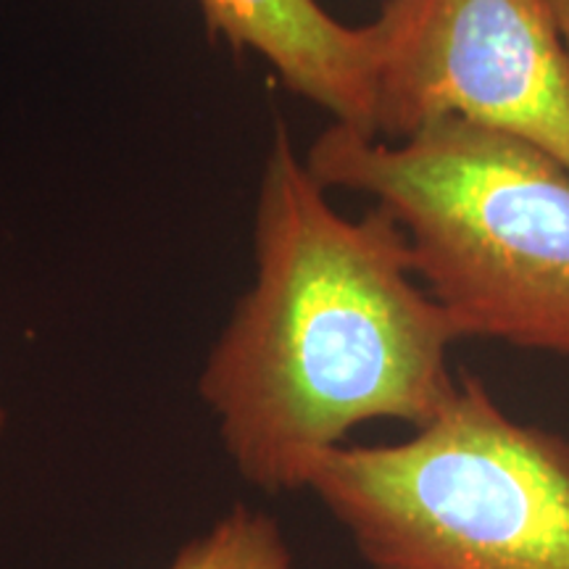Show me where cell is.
I'll return each mask as SVG.
<instances>
[{"label":"cell","instance_id":"6da1fadb","mask_svg":"<svg viewBox=\"0 0 569 569\" xmlns=\"http://www.w3.org/2000/svg\"><path fill=\"white\" fill-rule=\"evenodd\" d=\"M256 277L201 375L238 472L306 488L353 427H422L451 401L459 325L419 284L407 234L375 206L348 219L274 127L253 219Z\"/></svg>","mask_w":569,"mask_h":569},{"label":"cell","instance_id":"7a4b0ae2","mask_svg":"<svg viewBox=\"0 0 569 569\" xmlns=\"http://www.w3.org/2000/svg\"><path fill=\"white\" fill-rule=\"evenodd\" d=\"M303 161L396 219L461 336L569 356V172L549 153L465 119L401 142L332 122Z\"/></svg>","mask_w":569,"mask_h":569},{"label":"cell","instance_id":"3957f363","mask_svg":"<svg viewBox=\"0 0 569 569\" xmlns=\"http://www.w3.org/2000/svg\"><path fill=\"white\" fill-rule=\"evenodd\" d=\"M306 488L369 569H569V438L472 375L403 443L325 451Z\"/></svg>","mask_w":569,"mask_h":569},{"label":"cell","instance_id":"277c9868","mask_svg":"<svg viewBox=\"0 0 569 569\" xmlns=\"http://www.w3.org/2000/svg\"><path fill=\"white\" fill-rule=\"evenodd\" d=\"M375 27L377 138L465 119L569 172V53L546 0H386Z\"/></svg>","mask_w":569,"mask_h":569},{"label":"cell","instance_id":"5b68a950","mask_svg":"<svg viewBox=\"0 0 569 569\" xmlns=\"http://www.w3.org/2000/svg\"><path fill=\"white\" fill-rule=\"evenodd\" d=\"M209 30L264 59L280 82L332 122L375 134V21L343 24L319 0H198Z\"/></svg>","mask_w":569,"mask_h":569},{"label":"cell","instance_id":"8992f818","mask_svg":"<svg viewBox=\"0 0 569 569\" xmlns=\"http://www.w3.org/2000/svg\"><path fill=\"white\" fill-rule=\"evenodd\" d=\"M169 569H293V557L272 517L234 507L211 532L184 546Z\"/></svg>","mask_w":569,"mask_h":569},{"label":"cell","instance_id":"52a82bcc","mask_svg":"<svg viewBox=\"0 0 569 569\" xmlns=\"http://www.w3.org/2000/svg\"><path fill=\"white\" fill-rule=\"evenodd\" d=\"M549 3V11L553 21H557V30L561 34V42H565L569 53V0H546Z\"/></svg>","mask_w":569,"mask_h":569},{"label":"cell","instance_id":"ba28073f","mask_svg":"<svg viewBox=\"0 0 569 569\" xmlns=\"http://www.w3.org/2000/svg\"><path fill=\"white\" fill-rule=\"evenodd\" d=\"M3 425H6V411L0 407V432H3Z\"/></svg>","mask_w":569,"mask_h":569}]
</instances>
